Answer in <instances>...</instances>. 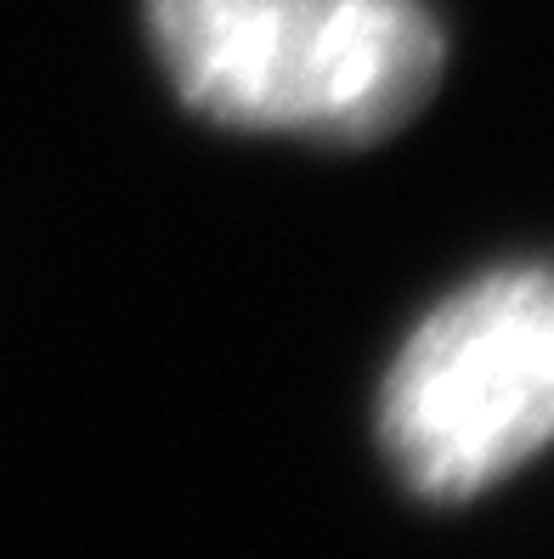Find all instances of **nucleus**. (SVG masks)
I'll use <instances>...</instances> for the list:
<instances>
[{
	"label": "nucleus",
	"mask_w": 554,
	"mask_h": 559,
	"mask_svg": "<svg viewBox=\"0 0 554 559\" xmlns=\"http://www.w3.org/2000/svg\"><path fill=\"white\" fill-rule=\"evenodd\" d=\"M142 23L176 103L238 136L374 147L447 74L425 0H142Z\"/></svg>",
	"instance_id": "f257e3e1"
},
{
	"label": "nucleus",
	"mask_w": 554,
	"mask_h": 559,
	"mask_svg": "<svg viewBox=\"0 0 554 559\" xmlns=\"http://www.w3.org/2000/svg\"><path fill=\"white\" fill-rule=\"evenodd\" d=\"M379 441L436 503L481 498L554 447V266L481 272L436 300L379 384Z\"/></svg>",
	"instance_id": "f03ea898"
}]
</instances>
